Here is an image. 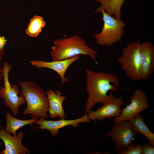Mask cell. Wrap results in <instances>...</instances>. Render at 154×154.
Here are the masks:
<instances>
[{
  "instance_id": "obj_1",
  "label": "cell",
  "mask_w": 154,
  "mask_h": 154,
  "mask_svg": "<svg viewBox=\"0 0 154 154\" xmlns=\"http://www.w3.org/2000/svg\"><path fill=\"white\" fill-rule=\"evenodd\" d=\"M86 91L88 95L85 105L87 112L96 104H103L108 98L107 92H116L120 88L118 77L111 73L95 72L88 69L86 70Z\"/></svg>"
},
{
  "instance_id": "obj_2",
  "label": "cell",
  "mask_w": 154,
  "mask_h": 154,
  "mask_svg": "<svg viewBox=\"0 0 154 154\" xmlns=\"http://www.w3.org/2000/svg\"><path fill=\"white\" fill-rule=\"evenodd\" d=\"M21 89L20 92L23 96L27 106L24 115L30 114L32 119H47L49 108L48 96L42 88L34 81H19Z\"/></svg>"
},
{
  "instance_id": "obj_3",
  "label": "cell",
  "mask_w": 154,
  "mask_h": 154,
  "mask_svg": "<svg viewBox=\"0 0 154 154\" xmlns=\"http://www.w3.org/2000/svg\"><path fill=\"white\" fill-rule=\"evenodd\" d=\"M98 52L89 47L85 40L75 35L54 41L50 54L52 61L68 59L80 55L89 56L96 64Z\"/></svg>"
},
{
  "instance_id": "obj_4",
  "label": "cell",
  "mask_w": 154,
  "mask_h": 154,
  "mask_svg": "<svg viewBox=\"0 0 154 154\" xmlns=\"http://www.w3.org/2000/svg\"><path fill=\"white\" fill-rule=\"evenodd\" d=\"M96 13L102 14L104 25L101 32L94 35L96 43L100 45L110 46L121 40L126 25L121 19L109 15L102 9H97Z\"/></svg>"
},
{
  "instance_id": "obj_5",
  "label": "cell",
  "mask_w": 154,
  "mask_h": 154,
  "mask_svg": "<svg viewBox=\"0 0 154 154\" xmlns=\"http://www.w3.org/2000/svg\"><path fill=\"white\" fill-rule=\"evenodd\" d=\"M12 66L5 62L2 68V73L4 80L3 87H0V98L3 101L5 106L11 111L15 116L18 114L19 107L25 104L26 102L23 95L20 93L18 86L11 84L9 81V74Z\"/></svg>"
},
{
  "instance_id": "obj_6",
  "label": "cell",
  "mask_w": 154,
  "mask_h": 154,
  "mask_svg": "<svg viewBox=\"0 0 154 154\" xmlns=\"http://www.w3.org/2000/svg\"><path fill=\"white\" fill-rule=\"evenodd\" d=\"M139 41L131 42L122 50V55L117 60L122 70L131 79L135 81L141 80L140 73Z\"/></svg>"
},
{
  "instance_id": "obj_7",
  "label": "cell",
  "mask_w": 154,
  "mask_h": 154,
  "mask_svg": "<svg viewBox=\"0 0 154 154\" xmlns=\"http://www.w3.org/2000/svg\"><path fill=\"white\" fill-rule=\"evenodd\" d=\"M105 136L109 137L114 144L118 154L132 143L137 133L130 121H123L115 123Z\"/></svg>"
},
{
  "instance_id": "obj_8",
  "label": "cell",
  "mask_w": 154,
  "mask_h": 154,
  "mask_svg": "<svg viewBox=\"0 0 154 154\" xmlns=\"http://www.w3.org/2000/svg\"><path fill=\"white\" fill-rule=\"evenodd\" d=\"M130 101V103L121 110L120 115L114 118L115 123L130 121L139 113L148 108L150 106L145 93L139 88H137L134 91Z\"/></svg>"
},
{
  "instance_id": "obj_9",
  "label": "cell",
  "mask_w": 154,
  "mask_h": 154,
  "mask_svg": "<svg viewBox=\"0 0 154 154\" xmlns=\"http://www.w3.org/2000/svg\"><path fill=\"white\" fill-rule=\"evenodd\" d=\"M123 103L122 98H115L110 93L109 98L103 104L102 106L95 111L90 110L87 112L88 117L93 121L97 120L102 121L106 118L119 116L121 112V108Z\"/></svg>"
},
{
  "instance_id": "obj_10",
  "label": "cell",
  "mask_w": 154,
  "mask_h": 154,
  "mask_svg": "<svg viewBox=\"0 0 154 154\" xmlns=\"http://www.w3.org/2000/svg\"><path fill=\"white\" fill-rule=\"evenodd\" d=\"M0 139L4 143L5 148L0 152V154H29L30 152L22 143L24 133L20 131L16 135L12 136L10 133L4 129L2 126H0Z\"/></svg>"
},
{
  "instance_id": "obj_11",
  "label": "cell",
  "mask_w": 154,
  "mask_h": 154,
  "mask_svg": "<svg viewBox=\"0 0 154 154\" xmlns=\"http://www.w3.org/2000/svg\"><path fill=\"white\" fill-rule=\"evenodd\" d=\"M90 121L86 114L82 117L72 120L61 119L60 120L56 121L47 120L44 118L41 117L37 119L35 123V124L39 126L33 129L39 128L42 130H47L50 131L51 135L55 136L59 133V129L64 127L70 125L76 127L78 125L79 123H88Z\"/></svg>"
},
{
  "instance_id": "obj_12",
  "label": "cell",
  "mask_w": 154,
  "mask_h": 154,
  "mask_svg": "<svg viewBox=\"0 0 154 154\" xmlns=\"http://www.w3.org/2000/svg\"><path fill=\"white\" fill-rule=\"evenodd\" d=\"M140 73L141 80L148 79L154 72V46L151 42L141 43L139 48Z\"/></svg>"
},
{
  "instance_id": "obj_13",
  "label": "cell",
  "mask_w": 154,
  "mask_h": 154,
  "mask_svg": "<svg viewBox=\"0 0 154 154\" xmlns=\"http://www.w3.org/2000/svg\"><path fill=\"white\" fill-rule=\"evenodd\" d=\"M79 55L59 61L47 62L42 60H32L30 63L38 68H46L52 69L57 72L59 75L62 83L63 84L68 82L69 79L65 77L66 72L68 67L74 62L80 58Z\"/></svg>"
},
{
  "instance_id": "obj_14",
  "label": "cell",
  "mask_w": 154,
  "mask_h": 154,
  "mask_svg": "<svg viewBox=\"0 0 154 154\" xmlns=\"http://www.w3.org/2000/svg\"><path fill=\"white\" fill-rule=\"evenodd\" d=\"M48 96L49 108V116L50 118L55 119L59 117L61 119H64L66 116L62 104L66 99V96H62L58 90L53 91L49 89L46 92Z\"/></svg>"
},
{
  "instance_id": "obj_15",
  "label": "cell",
  "mask_w": 154,
  "mask_h": 154,
  "mask_svg": "<svg viewBox=\"0 0 154 154\" xmlns=\"http://www.w3.org/2000/svg\"><path fill=\"white\" fill-rule=\"evenodd\" d=\"M6 124L4 130L9 133L16 135L17 131L21 127L30 125H32L35 123L37 119H32L27 120H21L17 119L11 114L9 112L5 114Z\"/></svg>"
},
{
  "instance_id": "obj_16",
  "label": "cell",
  "mask_w": 154,
  "mask_h": 154,
  "mask_svg": "<svg viewBox=\"0 0 154 154\" xmlns=\"http://www.w3.org/2000/svg\"><path fill=\"white\" fill-rule=\"evenodd\" d=\"M101 4L98 8L117 19H121V9L124 0H94Z\"/></svg>"
},
{
  "instance_id": "obj_17",
  "label": "cell",
  "mask_w": 154,
  "mask_h": 154,
  "mask_svg": "<svg viewBox=\"0 0 154 154\" xmlns=\"http://www.w3.org/2000/svg\"><path fill=\"white\" fill-rule=\"evenodd\" d=\"M130 121L137 133L145 137L154 145V134L144 123L143 116L139 114Z\"/></svg>"
},
{
  "instance_id": "obj_18",
  "label": "cell",
  "mask_w": 154,
  "mask_h": 154,
  "mask_svg": "<svg viewBox=\"0 0 154 154\" xmlns=\"http://www.w3.org/2000/svg\"><path fill=\"white\" fill-rule=\"evenodd\" d=\"M46 25V22L41 16L36 15L31 19L27 28L26 33L29 36L37 37Z\"/></svg>"
},
{
  "instance_id": "obj_19",
  "label": "cell",
  "mask_w": 154,
  "mask_h": 154,
  "mask_svg": "<svg viewBox=\"0 0 154 154\" xmlns=\"http://www.w3.org/2000/svg\"><path fill=\"white\" fill-rule=\"evenodd\" d=\"M142 149L141 145L132 143L119 154H142Z\"/></svg>"
},
{
  "instance_id": "obj_20",
  "label": "cell",
  "mask_w": 154,
  "mask_h": 154,
  "mask_svg": "<svg viewBox=\"0 0 154 154\" xmlns=\"http://www.w3.org/2000/svg\"><path fill=\"white\" fill-rule=\"evenodd\" d=\"M154 145L149 141L142 146V154H153Z\"/></svg>"
},
{
  "instance_id": "obj_21",
  "label": "cell",
  "mask_w": 154,
  "mask_h": 154,
  "mask_svg": "<svg viewBox=\"0 0 154 154\" xmlns=\"http://www.w3.org/2000/svg\"><path fill=\"white\" fill-rule=\"evenodd\" d=\"M7 40L4 36L0 35V49H4V47L6 45Z\"/></svg>"
},
{
  "instance_id": "obj_22",
  "label": "cell",
  "mask_w": 154,
  "mask_h": 154,
  "mask_svg": "<svg viewBox=\"0 0 154 154\" xmlns=\"http://www.w3.org/2000/svg\"><path fill=\"white\" fill-rule=\"evenodd\" d=\"M2 68L1 67L0 63V84L3 78V74L2 73Z\"/></svg>"
},
{
  "instance_id": "obj_23",
  "label": "cell",
  "mask_w": 154,
  "mask_h": 154,
  "mask_svg": "<svg viewBox=\"0 0 154 154\" xmlns=\"http://www.w3.org/2000/svg\"><path fill=\"white\" fill-rule=\"evenodd\" d=\"M4 52V49H0V63L2 60V55Z\"/></svg>"
},
{
  "instance_id": "obj_24",
  "label": "cell",
  "mask_w": 154,
  "mask_h": 154,
  "mask_svg": "<svg viewBox=\"0 0 154 154\" xmlns=\"http://www.w3.org/2000/svg\"><path fill=\"white\" fill-rule=\"evenodd\" d=\"M2 143L1 141V140H0V148L2 146Z\"/></svg>"
}]
</instances>
